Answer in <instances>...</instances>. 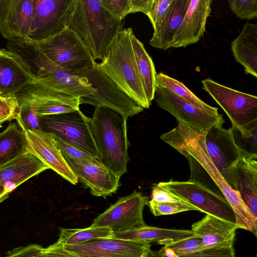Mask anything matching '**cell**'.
<instances>
[{
	"label": "cell",
	"instance_id": "b9f144b4",
	"mask_svg": "<svg viewBox=\"0 0 257 257\" xmlns=\"http://www.w3.org/2000/svg\"><path fill=\"white\" fill-rule=\"evenodd\" d=\"M154 0H131L132 13L142 12L146 15L150 11Z\"/></svg>",
	"mask_w": 257,
	"mask_h": 257
},
{
	"label": "cell",
	"instance_id": "ba28073f",
	"mask_svg": "<svg viewBox=\"0 0 257 257\" xmlns=\"http://www.w3.org/2000/svg\"><path fill=\"white\" fill-rule=\"evenodd\" d=\"M32 45L38 47L52 62L72 73L85 70L96 62L76 33L67 27Z\"/></svg>",
	"mask_w": 257,
	"mask_h": 257
},
{
	"label": "cell",
	"instance_id": "44dd1931",
	"mask_svg": "<svg viewBox=\"0 0 257 257\" xmlns=\"http://www.w3.org/2000/svg\"><path fill=\"white\" fill-rule=\"evenodd\" d=\"M33 8V0H9L0 25L3 37L20 46L29 45Z\"/></svg>",
	"mask_w": 257,
	"mask_h": 257
},
{
	"label": "cell",
	"instance_id": "83f0119b",
	"mask_svg": "<svg viewBox=\"0 0 257 257\" xmlns=\"http://www.w3.org/2000/svg\"><path fill=\"white\" fill-rule=\"evenodd\" d=\"M189 0H173L170 9L161 27L154 32L150 44L166 50L185 16Z\"/></svg>",
	"mask_w": 257,
	"mask_h": 257
},
{
	"label": "cell",
	"instance_id": "e575fe53",
	"mask_svg": "<svg viewBox=\"0 0 257 257\" xmlns=\"http://www.w3.org/2000/svg\"><path fill=\"white\" fill-rule=\"evenodd\" d=\"M232 12L241 19L252 20L257 18V0H229Z\"/></svg>",
	"mask_w": 257,
	"mask_h": 257
},
{
	"label": "cell",
	"instance_id": "ee69618b",
	"mask_svg": "<svg viewBox=\"0 0 257 257\" xmlns=\"http://www.w3.org/2000/svg\"><path fill=\"white\" fill-rule=\"evenodd\" d=\"M9 0H0V25L7 10Z\"/></svg>",
	"mask_w": 257,
	"mask_h": 257
},
{
	"label": "cell",
	"instance_id": "d4e9b609",
	"mask_svg": "<svg viewBox=\"0 0 257 257\" xmlns=\"http://www.w3.org/2000/svg\"><path fill=\"white\" fill-rule=\"evenodd\" d=\"M235 61L246 74L257 77V24L246 23L231 45Z\"/></svg>",
	"mask_w": 257,
	"mask_h": 257
},
{
	"label": "cell",
	"instance_id": "9a60e30c",
	"mask_svg": "<svg viewBox=\"0 0 257 257\" xmlns=\"http://www.w3.org/2000/svg\"><path fill=\"white\" fill-rule=\"evenodd\" d=\"M73 0H33L29 45L52 37L66 28Z\"/></svg>",
	"mask_w": 257,
	"mask_h": 257
},
{
	"label": "cell",
	"instance_id": "8fae6325",
	"mask_svg": "<svg viewBox=\"0 0 257 257\" xmlns=\"http://www.w3.org/2000/svg\"><path fill=\"white\" fill-rule=\"evenodd\" d=\"M205 143L216 168L230 187L237 191L235 168L245 150L237 144L232 128L226 129L222 125L210 127L206 134Z\"/></svg>",
	"mask_w": 257,
	"mask_h": 257
},
{
	"label": "cell",
	"instance_id": "d6986e66",
	"mask_svg": "<svg viewBox=\"0 0 257 257\" xmlns=\"http://www.w3.org/2000/svg\"><path fill=\"white\" fill-rule=\"evenodd\" d=\"M64 157L78 180L89 188L93 195L105 198L115 193L118 189L120 177L102 162Z\"/></svg>",
	"mask_w": 257,
	"mask_h": 257
},
{
	"label": "cell",
	"instance_id": "bcb514c9",
	"mask_svg": "<svg viewBox=\"0 0 257 257\" xmlns=\"http://www.w3.org/2000/svg\"><path fill=\"white\" fill-rule=\"evenodd\" d=\"M148 257H166L161 254L158 250V251H154L151 250L149 253ZM234 257H236L234 256Z\"/></svg>",
	"mask_w": 257,
	"mask_h": 257
},
{
	"label": "cell",
	"instance_id": "ab89813d",
	"mask_svg": "<svg viewBox=\"0 0 257 257\" xmlns=\"http://www.w3.org/2000/svg\"><path fill=\"white\" fill-rule=\"evenodd\" d=\"M43 247L39 244L20 246L9 251L5 257H43Z\"/></svg>",
	"mask_w": 257,
	"mask_h": 257
},
{
	"label": "cell",
	"instance_id": "d590c367",
	"mask_svg": "<svg viewBox=\"0 0 257 257\" xmlns=\"http://www.w3.org/2000/svg\"><path fill=\"white\" fill-rule=\"evenodd\" d=\"M106 11L114 19L124 20L132 13L131 0H100Z\"/></svg>",
	"mask_w": 257,
	"mask_h": 257
},
{
	"label": "cell",
	"instance_id": "52a82bcc",
	"mask_svg": "<svg viewBox=\"0 0 257 257\" xmlns=\"http://www.w3.org/2000/svg\"><path fill=\"white\" fill-rule=\"evenodd\" d=\"M90 119L80 109L39 117L41 130L51 133L80 148L101 162L92 135Z\"/></svg>",
	"mask_w": 257,
	"mask_h": 257
},
{
	"label": "cell",
	"instance_id": "7dc6e473",
	"mask_svg": "<svg viewBox=\"0 0 257 257\" xmlns=\"http://www.w3.org/2000/svg\"><path fill=\"white\" fill-rule=\"evenodd\" d=\"M2 127V124H0V127Z\"/></svg>",
	"mask_w": 257,
	"mask_h": 257
},
{
	"label": "cell",
	"instance_id": "7c38bea8",
	"mask_svg": "<svg viewBox=\"0 0 257 257\" xmlns=\"http://www.w3.org/2000/svg\"><path fill=\"white\" fill-rule=\"evenodd\" d=\"M149 202L147 196L135 190L110 205L94 219L90 227H107L113 234L146 226L143 210Z\"/></svg>",
	"mask_w": 257,
	"mask_h": 257
},
{
	"label": "cell",
	"instance_id": "4316f807",
	"mask_svg": "<svg viewBox=\"0 0 257 257\" xmlns=\"http://www.w3.org/2000/svg\"><path fill=\"white\" fill-rule=\"evenodd\" d=\"M158 251L166 257H234V249L212 250L204 248L196 234L169 242Z\"/></svg>",
	"mask_w": 257,
	"mask_h": 257
},
{
	"label": "cell",
	"instance_id": "c3c4849f",
	"mask_svg": "<svg viewBox=\"0 0 257 257\" xmlns=\"http://www.w3.org/2000/svg\"><path fill=\"white\" fill-rule=\"evenodd\" d=\"M0 96H2V95H0Z\"/></svg>",
	"mask_w": 257,
	"mask_h": 257
},
{
	"label": "cell",
	"instance_id": "ffe728a7",
	"mask_svg": "<svg viewBox=\"0 0 257 257\" xmlns=\"http://www.w3.org/2000/svg\"><path fill=\"white\" fill-rule=\"evenodd\" d=\"M212 2L211 0L189 1L185 16L169 48L186 47L200 40L205 31Z\"/></svg>",
	"mask_w": 257,
	"mask_h": 257
},
{
	"label": "cell",
	"instance_id": "30bf717a",
	"mask_svg": "<svg viewBox=\"0 0 257 257\" xmlns=\"http://www.w3.org/2000/svg\"><path fill=\"white\" fill-rule=\"evenodd\" d=\"M31 46L34 51V63L37 68L35 83L78 98L91 95L95 91L85 77L60 67L36 45Z\"/></svg>",
	"mask_w": 257,
	"mask_h": 257
},
{
	"label": "cell",
	"instance_id": "9c48e42d",
	"mask_svg": "<svg viewBox=\"0 0 257 257\" xmlns=\"http://www.w3.org/2000/svg\"><path fill=\"white\" fill-rule=\"evenodd\" d=\"M158 184L195 207L199 211L235 225L234 212L226 199L201 183L194 180L180 182L171 180Z\"/></svg>",
	"mask_w": 257,
	"mask_h": 257
},
{
	"label": "cell",
	"instance_id": "7bdbcfd3",
	"mask_svg": "<svg viewBox=\"0 0 257 257\" xmlns=\"http://www.w3.org/2000/svg\"><path fill=\"white\" fill-rule=\"evenodd\" d=\"M42 255L43 257H83L71 253L62 248H53L49 246L43 248Z\"/></svg>",
	"mask_w": 257,
	"mask_h": 257
},
{
	"label": "cell",
	"instance_id": "4fadbf2b",
	"mask_svg": "<svg viewBox=\"0 0 257 257\" xmlns=\"http://www.w3.org/2000/svg\"><path fill=\"white\" fill-rule=\"evenodd\" d=\"M154 99L160 108L173 115L178 122L197 131H206L225 122L222 114L202 109L166 87L156 85Z\"/></svg>",
	"mask_w": 257,
	"mask_h": 257
},
{
	"label": "cell",
	"instance_id": "e0dca14e",
	"mask_svg": "<svg viewBox=\"0 0 257 257\" xmlns=\"http://www.w3.org/2000/svg\"><path fill=\"white\" fill-rule=\"evenodd\" d=\"M33 106L38 117L79 109V98L34 83L16 95Z\"/></svg>",
	"mask_w": 257,
	"mask_h": 257
},
{
	"label": "cell",
	"instance_id": "484cf974",
	"mask_svg": "<svg viewBox=\"0 0 257 257\" xmlns=\"http://www.w3.org/2000/svg\"><path fill=\"white\" fill-rule=\"evenodd\" d=\"M194 235L191 230L177 229L146 226L113 233L109 237L150 244L156 242L165 245Z\"/></svg>",
	"mask_w": 257,
	"mask_h": 257
},
{
	"label": "cell",
	"instance_id": "74e56055",
	"mask_svg": "<svg viewBox=\"0 0 257 257\" xmlns=\"http://www.w3.org/2000/svg\"><path fill=\"white\" fill-rule=\"evenodd\" d=\"M18 113L25 127L29 130H40L35 108L24 101H18Z\"/></svg>",
	"mask_w": 257,
	"mask_h": 257
},
{
	"label": "cell",
	"instance_id": "8992f818",
	"mask_svg": "<svg viewBox=\"0 0 257 257\" xmlns=\"http://www.w3.org/2000/svg\"><path fill=\"white\" fill-rule=\"evenodd\" d=\"M85 77L95 91L79 98L80 104H89L95 107L114 110L125 118L133 116L144 110L133 99L122 91L98 66V63L88 69L74 73Z\"/></svg>",
	"mask_w": 257,
	"mask_h": 257
},
{
	"label": "cell",
	"instance_id": "5b68a950",
	"mask_svg": "<svg viewBox=\"0 0 257 257\" xmlns=\"http://www.w3.org/2000/svg\"><path fill=\"white\" fill-rule=\"evenodd\" d=\"M203 89L226 113L233 131L244 140L256 136L257 97L220 84L210 79L202 81Z\"/></svg>",
	"mask_w": 257,
	"mask_h": 257
},
{
	"label": "cell",
	"instance_id": "277c9868",
	"mask_svg": "<svg viewBox=\"0 0 257 257\" xmlns=\"http://www.w3.org/2000/svg\"><path fill=\"white\" fill-rule=\"evenodd\" d=\"M131 28L123 29L111 43L105 60L98 63L102 71L139 106L149 108V102L135 58Z\"/></svg>",
	"mask_w": 257,
	"mask_h": 257
},
{
	"label": "cell",
	"instance_id": "d6a6232c",
	"mask_svg": "<svg viewBox=\"0 0 257 257\" xmlns=\"http://www.w3.org/2000/svg\"><path fill=\"white\" fill-rule=\"evenodd\" d=\"M148 206L150 211L156 216L173 214L187 211H199L195 207L184 201L158 202L151 200H149Z\"/></svg>",
	"mask_w": 257,
	"mask_h": 257
},
{
	"label": "cell",
	"instance_id": "f546056e",
	"mask_svg": "<svg viewBox=\"0 0 257 257\" xmlns=\"http://www.w3.org/2000/svg\"><path fill=\"white\" fill-rule=\"evenodd\" d=\"M107 227H91L84 228H61L58 240L49 246L51 248H58L65 246L74 245L83 243L93 239L109 238L112 234Z\"/></svg>",
	"mask_w": 257,
	"mask_h": 257
},
{
	"label": "cell",
	"instance_id": "f6af8a7d",
	"mask_svg": "<svg viewBox=\"0 0 257 257\" xmlns=\"http://www.w3.org/2000/svg\"><path fill=\"white\" fill-rule=\"evenodd\" d=\"M10 193V192L0 185V203L7 199L9 197Z\"/></svg>",
	"mask_w": 257,
	"mask_h": 257
},
{
	"label": "cell",
	"instance_id": "f35d334b",
	"mask_svg": "<svg viewBox=\"0 0 257 257\" xmlns=\"http://www.w3.org/2000/svg\"><path fill=\"white\" fill-rule=\"evenodd\" d=\"M18 107L16 96H0V124L15 119Z\"/></svg>",
	"mask_w": 257,
	"mask_h": 257
},
{
	"label": "cell",
	"instance_id": "5bb4252c",
	"mask_svg": "<svg viewBox=\"0 0 257 257\" xmlns=\"http://www.w3.org/2000/svg\"><path fill=\"white\" fill-rule=\"evenodd\" d=\"M15 119L25 137L26 151L34 155L49 169H52L65 180L72 184H76L78 178L66 161L54 135L41 130L27 128L18 112Z\"/></svg>",
	"mask_w": 257,
	"mask_h": 257
},
{
	"label": "cell",
	"instance_id": "8d00e7d4",
	"mask_svg": "<svg viewBox=\"0 0 257 257\" xmlns=\"http://www.w3.org/2000/svg\"><path fill=\"white\" fill-rule=\"evenodd\" d=\"M54 136L63 156L71 159L83 160L94 162H100L80 148L70 144L55 135Z\"/></svg>",
	"mask_w": 257,
	"mask_h": 257
},
{
	"label": "cell",
	"instance_id": "60d3db41",
	"mask_svg": "<svg viewBox=\"0 0 257 257\" xmlns=\"http://www.w3.org/2000/svg\"><path fill=\"white\" fill-rule=\"evenodd\" d=\"M151 200L158 202H185L158 184H155L153 187Z\"/></svg>",
	"mask_w": 257,
	"mask_h": 257
},
{
	"label": "cell",
	"instance_id": "6da1fadb",
	"mask_svg": "<svg viewBox=\"0 0 257 257\" xmlns=\"http://www.w3.org/2000/svg\"><path fill=\"white\" fill-rule=\"evenodd\" d=\"M207 131H197L178 122L176 127L160 138L183 156H190L207 173L232 208L236 229L248 230L256 236L257 219L242 200L239 192L232 189L225 180L207 152L205 143Z\"/></svg>",
	"mask_w": 257,
	"mask_h": 257
},
{
	"label": "cell",
	"instance_id": "836d02e7",
	"mask_svg": "<svg viewBox=\"0 0 257 257\" xmlns=\"http://www.w3.org/2000/svg\"><path fill=\"white\" fill-rule=\"evenodd\" d=\"M173 0H154L147 15L154 29L157 30L163 24L172 4Z\"/></svg>",
	"mask_w": 257,
	"mask_h": 257
},
{
	"label": "cell",
	"instance_id": "603a6c76",
	"mask_svg": "<svg viewBox=\"0 0 257 257\" xmlns=\"http://www.w3.org/2000/svg\"><path fill=\"white\" fill-rule=\"evenodd\" d=\"M49 168L26 151L0 166V185L9 192Z\"/></svg>",
	"mask_w": 257,
	"mask_h": 257
},
{
	"label": "cell",
	"instance_id": "ac0fdd59",
	"mask_svg": "<svg viewBox=\"0 0 257 257\" xmlns=\"http://www.w3.org/2000/svg\"><path fill=\"white\" fill-rule=\"evenodd\" d=\"M36 74L18 53L0 49V95L16 96L35 83Z\"/></svg>",
	"mask_w": 257,
	"mask_h": 257
},
{
	"label": "cell",
	"instance_id": "3957f363",
	"mask_svg": "<svg viewBox=\"0 0 257 257\" xmlns=\"http://www.w3.org/2000/svg\"><path fill=\"white\" fill-rule=\"evenodd\" d=\"M127 118L110 108L95 107L90 122L101 162L120 177L127 172Z\"/></svg>",
	"mask_w": 257,
	"mask_h": 257
},
{
	"label": "cell",
	"instance_id": "1f68e13d",
	"mask_svg": "<svg viewBox=\"0 0 257 257\" xmlns=\"http://www.w3.org/2000/svg\"><path fill=\"white\" fill-rule=\"evenodd\" d=\"M156 85L169 89L178 96L202 109L212 113H218V108L205 103L182 82L162 72L157 74Z\"/></svg>",
	"mask_w": 257,
	"mask_h": 257
},
{
	"label": "cell",
	"instance_id": "2e32d148",
	"mask_svg": "<svg viewBox=\"0 0 257 257\" xmlns=\"http://www.w3.org/2000/svg\"><path fill=\"white\" fill-rule=\"evenodd\" d=\"M58 248L83 257H148L151 250L150 244L111 238Z\"/></svg>",
	"mask_w": 257,
	"mask_h": 257
},
{
	"label": "cell",
	"instance_id": "f1b7e54d",
	"mask_svg": "<svg viewBox=\"0 0 257 257\" xmlns=\"http://www.w3.org/2000/svg\"><path fill=\"white\" fill-rule=\"evenodd\" d=\"M133 50L147 97L151 104L156 87V76L153 60L146 51L144 44L133 33L131 36Z\"/></svg>",
	"mask_w": 257,
	"mask_h": 257
},
{
	"label": "cell",
	"instance_id": "cb8c5ba5",
	"mask_svg": "<svg viewBox=\"0 0 257 257\" xmlns=\"http://www.w3.org/2000/svg\"><path fill=\"white\" fill-rule=\"evenodd\" d=\"M237 191L257 219V154L244 151L235 168Z\"/></svg>",
	"mask_w": 257,
	"mask_h": 257
},
{
	"label": "cell",
	"instance_id": "7a4b0ae2",
	"mask_svg": "<svg viewBox=\"0 0 257 257\" xmlns=\"http://www.w3.org/2000/svg\"><path fill=\"white\" fill-rule=\"evenodd\" d=\"M124 22L113 18L100 0H73L66 27L76 33L95 61L102 62Z\"/></svg>",
	"mask_w": 257,
	"mask_h": 257
},
{
	"label": "cell",
	"instance_id": "4dcf8cb0",
	"mask_svg": "<svg viewBox=\"0 0 257 257\" xmlns=\"http://www.w3.org/2000/svg\"><path fill=\"white\" fill-rule=\"evenodd\" d=\"M27 142L18 124L10 122L0 133V166L26 151Z\"/></svg>",
	"mask_w": 257,
	"mask_h": 257
},
{
	"label": "cell",
	"instance_id": "7402d4cb",
	"mask_svg": "<svg viewBox=\"0 0 257 257\" xmlns=\"http://www.w3.org/2000/svg\"><path fill=\"white\" fill-rule=\"evenodd\" d=\"M235 225L206 214L191 226L192 231L201 239L202 246L212 250L234 249Z\"/></svg>",
	"mask_w": 257,
	"mask_h": 257
}]
</instances>
